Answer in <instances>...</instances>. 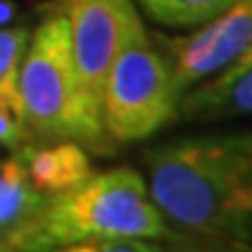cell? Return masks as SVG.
<instances>
[{
	"label": "cell",
	"instance_id": "8992f818",
	"mask_svg": "<svg viewBox=\"0 0 252 252\" xmlns=\"http://www.w3.org/2000/svg\"><path fill=\"white\" fill-rule=\"evenodd\" d=\"M171 66L179 94L217 77L252 51V0H237L209 23L189 28L186 36H153Z\"/></svg>",
	"mask_w": 252,
	"mask_h": 252
},
{
	"label": "cell",
	"instance_id": "5bb4252c",
	"mask_svg": "<svg viewBox=\"0 0 252 252\" xmlns=\"http://www.w3.org/2000/svg\"><path fill=\"white\" fill-rule=\"evenodd\" d=\"M16 16H18L16 3H13V0H0V26L13 23V21H16Z\"/></svg>",
	"mask_w": 252,
	"mask_h": 252
},
{
	"label": "cell",
	"instance_id": "7a4b0ae2",
	"mask_svg": "<svg viewBox=\"0 0 252 252\" xmlns=\"http://www.w3.org/2000/svg\"><path fill=\"white\" fill-rule=\"evenodd\" d=\"M168 240L171 224L135 168L92 173L84 184L46 199L43 209L3 242L13 252H46L84 240Z\"/></svg>",
	"mask_w": 252,
	"mask_h": 252
},
{
	"label": "cell",
	"instance_id": "ba28073f",
	"mask_svg": "<svg viewBox=\"0 0 252 252\" xmlns=\"http://www.w3.org/2000/svg\"><path fill=\"white\" fill-rule=\"evenodd\" d=\"M252 115V51L179 99V120H224Z\"/></svg>",
	"mask_w": 252,
	"mask_h": 252
},
{
	"label": "cell",
	"instance_id": "4fadbf2b",
	"mask_svg": "<svg viewBox=\"0 0 252 252\" xmlns=\"http://www.w3.org/2000/svg\"><path fill=\"white\" fill-rule=\"evenodd\" d=\"M28 140H33V132L26 123L23 110L0 102V148L18 151V148L26 145Z\"/></svg>",
	"mask_w": 252,
	"mask_h": 252
},
{
	"label": "cell",
	"instance_id": "7c38bea8",
	"mask_svg": "<svg viewBox=\"0 0 252 252\" xmlns=\"http://www.w3.org/2000/svg\"><path fill=\"white\" fill-rule=\"evenodd\" d=\"M46 252H166L156 240H138V237H123V240H84L74 245H62Z\"/></svg>",
	"mask_w": 252,
	"mask_h": 252
},
{
	"label": "cell",
	"instance_id": "30bf717a",
	"mask_svg": "<svg viewBox=\"0 0 252 252\" xmlns=\"http://www.w3.org/2000/svg\"><path fill=\"white\" fill-rule=\"evenodd\" d=\"M156 23L168 28H196L209 23L237 0H135Z\"/></svg>",
	"mask_w": 252,
	"mask_h": 252
},
{
	"label": "cell",
	"instance_id": "9a60e30c",
	"mask_svg": "<svg viewBox=\"0 0 252 252\" xmlns=\"http://www.w3.org/2000/svg\"><path fill=\"white\" fill-rule=\"evenodd\" d=\"M0 252H13L10 247H5V245H0Z\"/></svg>",
	"mask_w": 252,
	"mask_h": 252
},
{
	"label": "cell",
	"instance_id": "5b68a950",
	"mask_svg": "<svg viewBox=\"0 0 252 252\" xmlns=\"http://www.w3.org/2000/svg\"><path fill=\"white\" fill-rule=\"evenodd\" d=\"M18 97L33 138L77 140V97L66 8L49 13L28 38L18 71Z\"/></svg>",
	"mask_w": 252,
	"mask_h": 252
},
{
	"label": "cell",
	"instance_id": "2e32d148",
	"mask_svg": "<svg viewBox=\"0 0 252 252\" xmlns=\"http://www.w3.org/2000/svg\"><path fill=\"white\" fill-rule=\"evenodd\" d=\"M247 54H250V51H247Z\"/></svg>",
	"mask_w": 252,
	"mask_h": 252
},
{
	"label": "cell",
	"instance_id": "9c48e42d",
	"mask_svg": "<svg viewBox=\"0 0 252 252\" xmlns=\"http://www.w3.org/2000/svg\"><path fill=\"white\" fill-rule=\"evenodd\" d=\"M43 204L46 196L31 184L21 156L13 151L0 158V245L28 219H33Z\"/></svg>",
	"mask_w": 252,
	"mask_h": 252
},
{
	"label": "cell",
	"instance_id": "52a82bcc",
	"mask_svg": "<svg viewBox=\"0 0 252 252\" xmlns=\"http://www.w3.org/2000/svg\"><path fill=\"white\" fill-rule=\"evenodd\" d=\"M16 153L21 156L31 184L46 199L84 184L94 173L87 148L71 138H33Z\"/></svg>",
	"mask_w": 252,
	"mask_h": 252
},
{
	"label": "cell",
	"instance_id": "6da1fadb",
	"mask_svg": "<svg viewBox=\"0 0 252 252\" xmlns=\"http://www.w3.org/2000/svg\"><path fill=\"white\" fill-rule=\"evenodd\" d=\"M148 191L168 224L204 237L252 227V130L160 143L145 153Z\"/></svg>",
	"mask_w": 252,
	"mask_h": 252
},
{
	"label": "cell",
	"instance_id": "277c9868",
	"mask_svg": "<svg viewBox=\"0 0 252 252\" xmlns=\"http://www.w3.org/2000/svg\"><path fill=\"white\" fill-rule=\"evenodd\" d=\"M64 8L71 28L77 140L84 148L110 151L112 140L102 125L105 84L127 23L138 10L132 0H66Z\"/></svg>",
	"mask_w": 252,
	"mask_h": 252
},
{
	"label": "cell",
	"instance_id": "3957f363",
	"mask_svg": "<svg viewBox=\"0 0 252 252\" xmlns=\"http://www.w3.org/2000/svg\"><path fill=\"white\" fill-rule=\"evenodd\" d=\"M171 66L140 16L130 18L107 74L102 125L112 143H138L179 120Z\"/></svg>",
	"mask_w": 252,
	"mask_h": 252
},
{
	"label": "cell",
	"instance_id": "8fae6325",
	"mask_svg": "<svg viewBox=\"0 0 252 252\" xmlns=\"http://www.w3.org/2000/svg\"><path fill=\"white\" fill-rule=\"evenodd\" d=\"M31 38V28L26 23L16 26H0V102L13 107H21V97H18V71L21 62Z\"/></svg>",
	"mask_w": 252,
	"mask_h": 252
}]
</instances>
